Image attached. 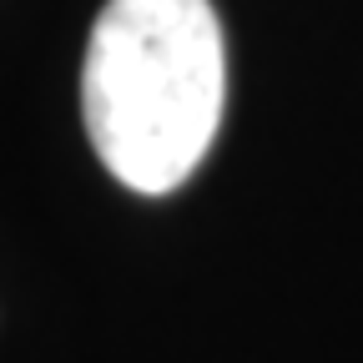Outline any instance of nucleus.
Segmentation results:
<instances>
[{
  "instance_id": "obj_1",
  "label": "nucleus",
  "mask_w": 363,
  "mask_h": 363,
  "mask_svg": "<svg viewBox=\"0 0 363 363\" xmlns=\"http://www.w3.org/2000/svg\"><path fill=\"white\" fill-rule=\"evenodd\" d=\"M227 40L212 0H106L81 66V121L101 167L167 197L217 142Z\"/></svg>"
}]
</instances>
